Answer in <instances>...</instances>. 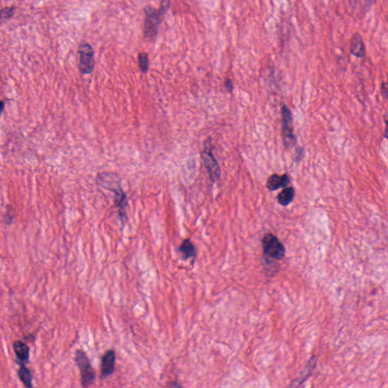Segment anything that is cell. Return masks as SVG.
I'll use <instances>...</instances> for the list:
<instances>
[{
	"label": "cell",
	"instance_id": "ba28073f",
	"mask_svg": "<svg viewBox=\"0 0 388 388\" xmlns=\"http://www.w3.org/2000/svg\"><path fill=\"white\" fill-rule=\"evenodd\" d=\"M115 353L112 350L107 351L101 360L102 378H107L112 375L115 370Z\"/></svg>",
	"mask_w": 388,
	"mask_h": 388
},
{
	"label": "cell",
	"instance_id": "8992f818",
	"mask_svg": "<svg viewBox=\"0 0 388 388\" xmlns=\"http://www.w3.org/2000/svg\"><path fill=\"white\" fill-rule=\"evenodd\" d=\"M262 247L264 252L267 256L275 259L282 260L285 256V248L277 237L273 234H268L265 235L262 240Z\"/></svg>",
	"mask_w": 388,
	"mask_h": 388
},
{
	"label": "cell",
	"instance_id": "e0dca14e",
	"mask_svg": "<svg viewBox=\"0 0 388 388\" xmlns=\"http://www.w3.org/2000/svg\"><path fill=\"white\" fill-rule=\"evenodd\" d=\"M14 9H15L14 7H8V8L0 10V22L2 20L7 19V18L13 16Z\"/></svg>",
	"mask_w": 388,
	"mask_h": 388
},
{
	"label": "cell",
	"instance_id": "30bf717a",
	"mask_svg": "<svg viewBox=\"0 0 388 388\" xmlns=\"http://www.w3.org/2000/svg\"><path fill=\"white\" fill-rule=\"evenodd\" d=\"M290 183V178L287 175L279 176V175H272L268 179L266 186L270 190H279V188L286 187Z\"/></svg>",
	"mask_w": 388,
	"mask_h": 388
},
{
	"label": "cell",
	"instance_id": "7c38bea8",
	"mask_svg": "<svg viewBox=\"0 0 388 388\" xmlns=\"http://www.w3.org/2000/svg\"><path fill=\"white\" fill-rule=\"evenodd\" d=\"M13 349L16 355L17 359L22 362V365L28 362L30 357V348L25 343L21 341H16L14 342Z\"/></svg>",
	"mask_w": 388,
	"mask_h": 388
},
{
	"label": "cell",
	"instance_id": "7a4b0ae2",
	"mask_svg": "<svg viewBox=\"0 0 388 388\" xmlns=\"http://www.w3.org/2000/svg\"><path fill=\"white\" fill-rule=\"evenodd\" d=\"M169 5L170 2H166V5H164V2H162L159 9H156L151 5H147L144 8L146 18L143 27V34L145 37L150 40L156 38L159 25L162 22L164 14L169 8Z\"/></svg>",
	"mask_w": 388,
	"mask_h": 388
},
{
	"label": "cell",
	"instance_id": "ac0fdd59",
	"mask_svg": "<svg viewBox=\"0 0 388 388\" xmlns=\"http://www.w3.org/2000/svg\"><path fill=\"white\" fill-rule=\"evenodd\" d=\"M225 87H226L227 90H228V91H232L233 88H234L232 80H230V79H228V80L225 81Z\"/></svg>",
	"mask_w": 388,
	"mask_h": 388
},
{
	"label": "cell",
	"instance_id": "9c48e42d",
	"mask_svg": "<svg viewBox=\"0 0 388 388\" xmlns=\"http://www.w3.org/2000/svg\"><path fill=\"white\" fill-rule=\"evenodd\" d=\"M351 54L353 55L355 57L362 59L365 55V44H364L363 39L359 33H355L353 35L351 41Z\"/></svg>",
	"mask_w": 388,
	"mask_h": 388
},
{
	"label": "cell",
	"instance_id": "d6986e66",
	"mask_svg": "<svg viewBox=\"0 0 388 388\" xmlns=\"http://www.w3.org/2000/svg\"><path fill=\"white\" fill-rule=\"evenodd\" d=\"M382 93L385 99L388 98V85L387 83H383L382 85Z\"/></svg>",
	"mask_w": 388,
	"mask_h": 388
},
{
	"label": "cell",
	"instance_id": "2e32d148",
	"mask_svg": "<svg viewBox=\"0 0 388 388\" xmlns=\"http://www.w3.org/2000/svg\"><path fill=\"white\" fill-rule=\"evenodd\" d=\"M138 63H139L140 69L142 73L146 74L149 69V65L147 53L142 52L138 55Z\"/></svg>",
	"mask_w": 388,
	"mask_h": 388
},
{
	"label": "cell",
	"instance_id": "4fadbf2b",
	"mask_svg": "<svg viewBox=\"0 0 388 388\" xmlns=\"http://www.w3.org/2000/svg\"><path fill=\"white\" fill-rule=\"evenodd\" d=\"M179 251L185 260L194 259L197 256V248L190 239H186L180 244Z\"/></svg>",
	"mask_w": 388,
	"mask_h": 388
},
{
	"label": "cell",
	"instance_id": "5bb4252c",
	"mask_svg": "<svg viewBox=\"0 0 388 388\" xmlns=\"http://www.w3.org/2000/svg\"><path fill=\"white\" fill-rule=\"evenodd\" d=\"M295 191L293 187H285L278 196V201L283 207H287L294 198Z\"/></svg>",
	"mask_w": 388,
	"mask_h": 388
},
{
	"label": "cell",
	"instance_id": "ffe728a7",
	"mask_svg": "<svg viewBox=\"0 0 388 388\" xmlns=\"http://www.w3.org/2000/svg\"><path fill=\"white\" fill-rule=\"evenodd\" d=\"M167 388H183V387L180 385V384H179L178 382H173L172 383L169 384L168 385Z\"/></svg>",
	"mask_w": 388,
	"mask_h": 388
},
{
	"label": "cell",
	"instance_id": "5b68a950",
	"mask_svg": "<svg viewBox=\"0 0 388 388\" xmlns=\"http://www.w3.org/2000/svg\"><path fill=\"white\" fill-rule=\"evenodd\" d=\"M282 135L283 143L287 148H291L297 143L293 128V118L290 109L283 104L282 106Z\"/></svg>",
	"mask_w": 388,
	"mask_h": 388
},
{
	"label": "cell",
	"instance_id": "8fae6325",
	"mask_svg": "<svg viewBox=\"0 0 388 388\" xmlns=\"http://www.w3.org/2000/svg\"><path fill=\"white\" fill-rule=\"evenodd\" d=\"M316 365V357H313V358L309 361L308 364L306 365V368H305L303 372H302L300 377H298V378H297L294 381H293L288 388H299V387L303 383V382H305L306 379H308V377L310 376L312 372H313V369H314Z\"/></svg>",
	"mask_w": 388,
	"mask_h": 388
},
{
	"label": "cell",
	"instance_id": "3957f363",
	"mask_svg": "<svg viewBox=\"0 0 388 388\" xmlns=\"http://www.w3.org/2000/svg\"><path fill=\"white\" fill-rule=\"evenodd\" d=\"M75 361L80 373V382L84 388L91 385L95 381V372L90 364L88 357L82 350L76 352Z\"/></svg>",
	"mask_w": 388,
	"mask_h": 388
},
{
	"label": "cell",
	"instance_id": "52a82bcc",
	"mask_svg": "<svg viewBox=\"0 0 388 388\" xmlns=\"http://www.w3.org/2000/svg\"><path fill=\"white\" fill-rule=\"evenodd\" d=\"M210 142L211 141H209V145H210ZM201 156L204 166L208 172L210 180L212 182L216 181L221 176V169H220L219 165H218L216 159L212 154L211 149H210V146H205V149L202 152Z\"/></svg>",
	"mask_w": 388,
	"mask_h": 388
},
{
	"label": "cell",
	"instance_id": "6da1fadb",
	"mask_svg": "<svg viewBox=\"0 0 388 388\" xmlns=\"http://www.w3.org/2000/svg\"><path fill=\"white\" fill-rule=\"evenodd\" d=\"M97 181L99 185L114 193V204L118 209L121 222H125L127 218L128 199H127L126 193L121 187V179L119 176L116 174L111 173V172H102L97 176Z\"/></svg>",
	"mask_w": 388,
	"mask_h": 388
},
{
	"label": "cell",
	"instance_id": "277c9868",
	"mask_svg": "<svg viewBox=\"0 0 388 388\" xmlns=\"http://www.w3.org/2000/svg\"><path fill=\"white\" fill-rule=\"evenodd\" d=\"M79 69L83 74H90L94 71L95 66L94 50L91 45L87 42L80 43L78 49Z\"/></svg>",
	"mask_w": 388,
	"mask_h": 388
},
{
	"label": "cell",
	"instance_id": "44dd1931",
	"mask_svg": "<svg viewBox=\"0 0 388 388\" xmlns=\"http://www.w3.org/2000/svg\"><path fill=\"white\" fill-rule=\"evenodd\" d=\"M4 108H5V104H4V102L0 101V116L2 115Z\"/></svg>",
	"mask_w": 388,
	"mask_h": 388
},
{
	"label": "cell",
	"instance_id": "9a60e30c",
	"mask_svg": "<svg viewBox=\"0 0 388 388\" xmlns=\"http://www.w3.org/2000/svg\"><path fill=\"white\" fill-rule=\"evenodd\" d=\"M18 375L25 388H33L32 373L25 365H21L18 371Z\"/></svg>",
	"mask_w": 388,
	"mask_h": 388
}]
</instances>
